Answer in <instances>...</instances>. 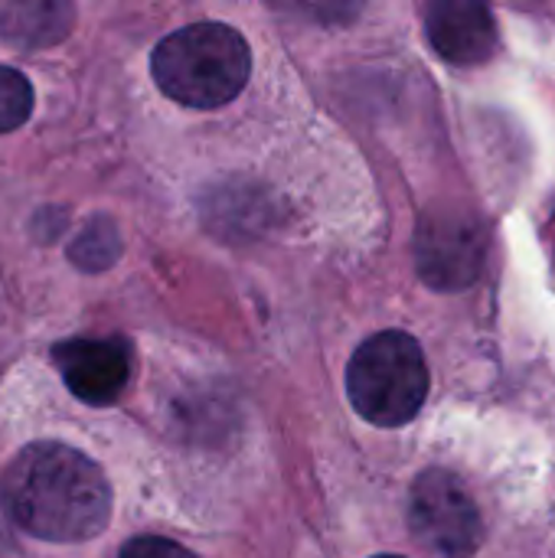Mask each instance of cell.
I'll return each mask as SVG.
<instances>
[{
	"label": "cell",
	"instance_id": "7",
	"mask_svg": "<svg viewBox=\"0 0 555 558\" xmlns=\"http://www.w3.org/2000/svg\"><path fill=\"white\" fill-rule=\"evenodd\" d=\"M435 52L451 65H481L497 49L494 13L481 0H435L425 10Z\"/></svg>",
	"mask_w": 555,
	"mask_h": 558
},
{
	"label": "cell",
	"instance_id": "4",
	"mask_svg": "<svg viewBox=\"0 0 555 558\" xmlns=\"http://www.w3.org/2000/svg\"><path fill=\"white\" fill-rule=\"evenodd\" d=\"M487 258V229L464 206H432L415 229V268L432 291H468Z\"/></svg>",
	"mask_w": 555,
	"mask_h": 558
},
{
	"label": "cell",
	"instance_id": "2",
	"mask_svg": "<svg viewBox=\"0 0 555 558\" xmlns=\"http://www.w3.org/2000/svg\"><path fill=\"white\" fill-rule=\"evenodd\" d=\"M150 72L167 98L190 108H219L245 88L252 52L232 26L193 23L157 43Z\"/></svg>",
	"mask_w": 555,
	"mask_h": 558
},
{
	"label": "cell",
	"instance_id": "6",
	"mask_svg": "<svg viewBox=\"0 0 555 558\" xmlns=\"http://www.w3.org/2000/svg\"><path fill=\"white\" fill-rule=\"evenodd\" d=\"M56 369L65 389L85 405H111L131 383V347L118 337H75L52 347Z\"/></svg>",
	"mask_w": 555,
	"mask_h": 558
},
{
	"label": "cell",
	"instance_id": "1",
	"mask_svg": "<svg viewBox=\"0 0 555 558\" xmlns=\"http://www.w3.org/2000/svg\"><path fill=\"white\" fill-rule=\"evenodd\" d=\"M7 517L46 543H85L108 526L111 487L101 468L59 441L26 445L0 477Z\"/></svg>",
	"mask_w": 555,
	"mask_h": 558
},
{
	"label": "cell",
	"instance_id": "9",
	"mask_svg": "<svg viewBox=\"0 0 555 558\" xmlns=\"http://www.w3.org/2000/svg\"><path fill=\"white\" fill-rule=\"evenodd\" d=\"M121 255V235L108 216H95L82 226V232L69 245V258L82 271H105Z\"/></svg>",
	"mask_w": 555,
	"mask_h": 558
},
{
	"label": "cell",
	"instance_id": "3",
	"mask_svg": "<svg viewBox=\"0 0 555 558\" xmlns=\"http://www.w3.org/2000/svg\"><path fill=\"white\" fill-rule=\"evenodd\" d=\"M429 366L415 337L386 330L370 337L347 366L353 409L379 428L409 425L429 399Z\"/></svg>",
	"mask_w": 555,
	"mask_h": 558
},
{
	"label": "cell",
	"instance_id": "12",
	"mask_svg": "<svg viewBox=\"0 0 555 558\" xmlns=\"http://www.w3.org/2000/svg\"><path fill=\"white\" fill-rule=\"evenodd\" d=\"M376 558H402V556H376Z\"/></svg>",
	"mask_w": 555,
	"mask_h": 558
},
{
	"label": "cell",
	"instance_id": "11",
	"mask_svg": "<svg viewBox=\"0 0 555 558\" xmlns=\"http://www.w3.org/2000/svg\"><path fill=\"white\" fill-rule=\"evenodd\" d=\"M121 558H200L193 556L190 549L170 543V539H160V536H141V539H131L124 549H121Z\"/></svg>",
	"mask_w": 555,
	"mask_h": 558
},
{
	"label": "cell",
	"instance_id": "10",
	"mask_svg": "<svg viewBox=\"0 0 555 558\" xmlns=\"http://www.w3.org/2000/svg\"><path fill=\"white\" fill-rule=\"evenodd\" d=\"M33 114V85L23 72L0 65V134L16 131Z\"/></svg>",
	"mask_w": 555,
	"mask_h": 558
},
{
	"label": "cell",
	"instance_id": "5",
	"mask_svg": "<svg viewBox=\"0 0 555 558\" xmlns=\"http://www.w3.org/2000/svg\"><path fill=\"white\" fill-rule=\"evenodd\" d=\"M409 530L435 558H471L484 543V520L464 484L448 471H425L409 494Z\"/></svg>",
	"mask_w": 555,
	"mask_h": 558
},
{
	"label": "cell",
	"instance_id": "8",
	"mask_svg": "<svg viewBox=\"0 0 555 558\" xmlns=\"http://www.w3.org/2000/svg\"><path fill=\"white\" fill-rule=\"evenodd\" d=\"M75 7L62 0H7L0 3V39L16 49H46L69 36Z\"/></svg>",
	"mask_w": 555,
	"mask_h": 558
}]
</instances>
